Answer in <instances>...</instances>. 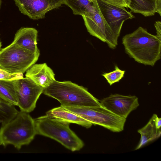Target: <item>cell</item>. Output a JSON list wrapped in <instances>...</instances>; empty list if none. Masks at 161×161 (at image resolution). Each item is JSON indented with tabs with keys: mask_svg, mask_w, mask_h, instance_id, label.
Masks as SVG:
<instances>
[{
	"mask_svg": "<svg viewBox=\"0 0 161 161\" xmlns=\"http://www.w3.org/2000/svg\"><path fill=\"white\" fill-rule=\"evenodd\" d=\"M125 53L137 62L153 66L161 58V40L141 26L124 36Z\"/></svg>",
	"mask_w": 161,
	"mask_h": 161,
	"instance_id": "1",
	"label": "cell"
},
{
	"mask_svg": "<svg viewBox=\"0 0 161 161\" xmlns=\"http://www.w3.org/2000/svg\"><path fill=\"white\" fill-rule=\"evenodd\" d=\"M36 135L34 119L29 113L20 111L0 127V145H11L18 150L29 144Z\"/></svg>",
	"mask_w": 161,
	"mask_h": 161,
	"instance_id": "2",
	"label": "cell"
},
{
	"mask_svg": "<svg viewBox=\"0 0 161 161\" xmlns=\"http://www.w3.org/2000/svg\"><path fill=\"white\" fill-rule=\"evenodd\" d=\"M43 93L58 101L62 106H101L99 100L82 86L70 81L55 80Z\"/></svg>",
	"mask_w": 161,
	"mask_h": 161,
	"instance_id": "3",
	"label": "cell"
},
{
	"mask_svg": "<svg viewBox=\"0 0 161 161\" xmlns=\"http://www.w3.org/2000/svg\"><path fill=\"white\" fill-rule=\"evenodd\" d=\"M34 119L36 134L54 139L72 151L83 147L84 142L70 128L69 123L47 114Z\"/></svg>",
	"mask_w": 161,
	"mask_h": 161,
	"instance_id": "4",
	"label": "cell"
},
{
	"mask_svg": "<svg viewBox=\"0 0 161 161\" xmlns=\"http://www.w3.org/2000/svg\"><path fill=\"white\" fill-rule=\"evenodd\" d=\"M40 52H32L11 43L0 50V68L11 73L23 74L38 60Z\"/></svg>",
	"mask_w": 161,
	"mask_h": 161,
	"instance_id": "5",
	"label": "cell"
},
{
	"mask_svg": "<svg viewBox=\"0 0 161 161\" xmlns=\"http://www.w3.org/2000/svg\"><path fill=\"white\" fill-rule=\"evenodd\" d=\"M62 107L79 115L92 124L99 125L112 132H120L124 129L126 119L117 116L102 106Z\"/></svg>",
	"mask_w": 161,
	"mask_h": 161,
	"instance_id": "6",
	"label": "cell"
},
{
	"mask_svg": "<svg viewBox=\"0 0 161 161\" xmlns=\"http://www.w3.org/2000/svg\"><path fill=\"white\" fill-rule=\"evenodd\" d=\"M94 8L82 16L88 32L91 35L106 42L109 47L115 49L118 44L114 34L101 13L97 0L92 2Z\"/></svg>",
	"mask_w": 161,
	"mask_h": 161,
	"instance_id": "7",
	"label": "cell"
},
{
	"mask_svg": "<svg viewBox=\"0 0 161 161\" xmlns=\"http://www.w3.org/2000/svg\"><path fill=\"white\" fill-rule=\"evenodd\" d=\"M13 81L17 106L21 111L28 113L32 111L44 88L27 77Z\"/></svg>",
	"mask_w": 161,
	"mask_h": 161,
	"instance_id": "8",
	"label": "cell"
},
{
	"mask_svg": "<svg viewBox=\"0 0 161 161\" xmlns=\"http://www.w3.org/2000/svg\"><path fill=\"white\" fill-rule=\"evenodd\" d=\"M99 9L114 34L118 43L123 25L125 20L135 16L125 7L114 5L102 0H97Z\"/></svg>",
	"mask_w": 161,
	"mask_h": 161,
	"instance_id": "9",
	"label": "cell"
},
{
	"mask_svg": "<svg viewBox=\"0 0 161 161\" xmlns=\"http://www.w3.org/2000/svg\"><path fill=\"white\" fill-rule=\"evenodd\" d=\"M22 14L37 20L44 18L46 14L64 4L63 0H14Z\"/></svg>",
	"mask_w": 161,
	"mask_h": 161,
	"instance_id": "10",
	"label": "cell"
},
{
	"mask_svg": "<svg viewBox=\"0 0 161 161\" xmlns=\"http://www.w3.org/2000/svg\"><path fill=\"white\" fill-rule=\"evenodd\" d=\"M101 105L117 116L126 119L129 114L139 105L135 96L111 94L100 101Z\"/></svg>",
	"mask_w": 161,
	"mask_h": 161,
	"instance_id": "11",
	"label": "cell"
},
{
	"mask_svg": "<svg viewBox=\"0 0 161 161\" xmlns=\"http://www.w3.org/2000/svg\"><path fill=\"white\" fill-rule=\"evenodd\" d=\"M55 75L53 70L44 63L33 64L26 71L25 76L45 88L56 80Z\"/></svg>",
	"mask_w": 161,
	"mask_h": 161,
	"instance_id": "12",
	"label": "cell"
},
{
	"mask_svg": "<svg viewBox=\"0 0 161 161\" xmlns=\"http://www.w3.org/2000/svg\"><path fill=\"white\" fill-rule=\"evenodd\" d=\"M38 31L31 27H21L15 34L12 43L32 52H40L37 46Z\"/></svg>",
	"mask_w": 161,
	"mask_h": 161,
	"instance_id": "13",
	"label": "cell"
},
{
	"mask_svg": "<svg viewBox=\"0 0 161 161\" xmlns=\"http://www.w3.org/2000/svg\"><path fill=\"white\" fill-rule=\"evenodd\" d=\"M128 7L131 12L142 14L145 17L158 13L161 16V0H130Z\"/></svg>",
	"mask_w": 161,
	"mask_h": 161,
	"instance_id": "14",
	"label": "cell"
},
{
	"mask_svg": "<svg viewBox=\"0 0 161 161\" xmlns=\"http://www.w3.org/2000/svg\"><path fill=\"white\" fill-rule=\"evenodd\" d=\"M46 114L69 124H78L86 128L91 127L92 125L79 115L61 106L48 111Z\"/></svg>",
	"mask_w": 161,
	"mask_h": 161,
	"instance_id": "15",
	"label": "cell"
},
{
	"mask_svg": "<svg viewBox=\"0 0 161 161\" xmlns=\"http://www.w3.org/2000/svg\"><path fill=\"white\" fill-rule=\"evenodd\" d=\"M157 117L156 114H154L147 124L144 127L138 130V132L140 134L141 138L139 143L135 150L140 149L160 136V128L158 127L156 123Z\"/></svg>",
	"mask_w": 161,
	"mask_h": 161,
	"instance_id": "16",
	"label": "cell"
},
{
	"mask_svg": "<svg viewBox=\"0 0 161 161\" xmlns=\"http://www.w3.org/2000/svg\"><path fill=\"white\" fill-rule=\"evenodd\" d=\"M0 97L15 106H17L13 80H0Z\"/></svg>",
	"mask_w": 161,
	"mask_h": 161,
	"instance_id": "17",
	"label": "cell"
},
{
	"mask_svg": "<svg viewBox=\"0 0 161 161\" xmlns=\"http://www.w3.org/2000/svg\"><path fill=\"white\" fill-rule=\"evenodd\" d=\"M64 4L72 10L75 15L82 16L94 8L92 2L88 0H63Z\"/></svg>",
	"mask_w": 161,
	"mask_h": 161,
	"instance_id": "18",
	"label": "cell"
},
{
	"mask_svg": "<svg viewBox=\"0 0 161 161\" xmlns=\"http://www.w3.org/2000/svg\"><path fill=\"white\" fill-rule=\"evenodd\" d=\"M18 112L15 106L0 97V123L3 124L8 121Z\"/></svg>",
	"mask_w": 161,
	"mask_h": 161,
	"instance_id": "19",
	"label": "cell"
},
{
	"mask_svg": "<svg viewBox=\"0 0 161 161\" xmlns=\"http://www.w3.org/2000/svg\"><path fill=\"white\" fill-rule=\"evenodd\" d=\"M125 72V70L120 69L117 66H115V69L113 71L102 74L107 80L110 86L118 82L124 76Z\"/></svg>",
	"mask_w": 161,
	"mask_h": 161,
	"instance_id": "20",
	"label": "cell"
},
{
	"mask_svg": "<svg viewBox=\"0 0 161 161\" xmlns=\"http://www.w3.org/2000/svg\"><path fill=\"white\" fill-rule=\"evenodd\" d=\"M23 78V73L11 74L0 68V80H14Z\"/></svg>",
	"mask_w": 161,
	"mask_h": 161,
	"instance_id": "21",
	"label": "cell"
},
{
	"mask_svg": "<svg viewBox=\"0 0 161 161\" xmlns=\"http://www.w3.org/2000/svg\"><path fill=\"white\" fill-rule=\"evenodd\" d=\"M109 4L120 7L128 8L130 3V0H102Z\"/></svg>",
	"mask_w": 161,
	"mask_h": 161,
	"instance_id": "22",
	"label": "cell"
},
{
	"mask_svg": "<svg viewBox=\"0 0 161 161\" xmlns=\"http://www.w3.org/2000/svg\"><path fill=\"white\" fill-rule=\"evenodd\" d=\"M154 26L156 30L157 37L161 40V22L160 20H157L154 23Z\"/></svg>",
	"mask_w": 161,
	"mask_h": 161,
	"instance_id": "23",
	"label": "cell"
},
{
	"mask_svg": "<svg viewBox=\"0 0 161 161\" xmlns=\"http://www.w3.org/2000/svg\"><path fill=\"white\" fill-rule=\"evenodd\" d=\"M2 46V42L0 40V50L1 48V47Z\"/></svg>",
	"mask_w": 161,
	"mask_h": 161,
	"instance_id": "24",
	"label": "cell"
},
{
	"mask_svg": "<svg viewBox=\"0 0 161 161\" xmlns=\"http://www.w3.org/2000/svg\"><path fill=\"white\" fill-rule=\"evenodd\" d=\"M2 3V0H0V9L1 8Z\"/></svg>",
	"mask_w": 161,
	"mask_h": 161,
	"instance_id": "25",
	"label": "cell"
},
{
	"mask_svg": "<svg viewBox=\"0 0 161 161\" xmlns=\"http://www.w3.org/2000/svg\"><path fill=\"white\" fill-rule=\"evenodd\" d=\"M91 2H92L94 0H88Z\"/></svg>",
	"mask_w": 161,
	"mask_h": 161,
	"instance_id": "26",
	"label": "cell"
},
{
	"mask_svg": "<svg viewBox=\"0 0 161 161\" xmlns=\"http://www.w3.org/2000/svg\"></svg>",
	"mask_w": 161,
	"mask_h": 161,
	"instance_id": "27",
	"label": "cell"
}]
</instances>
